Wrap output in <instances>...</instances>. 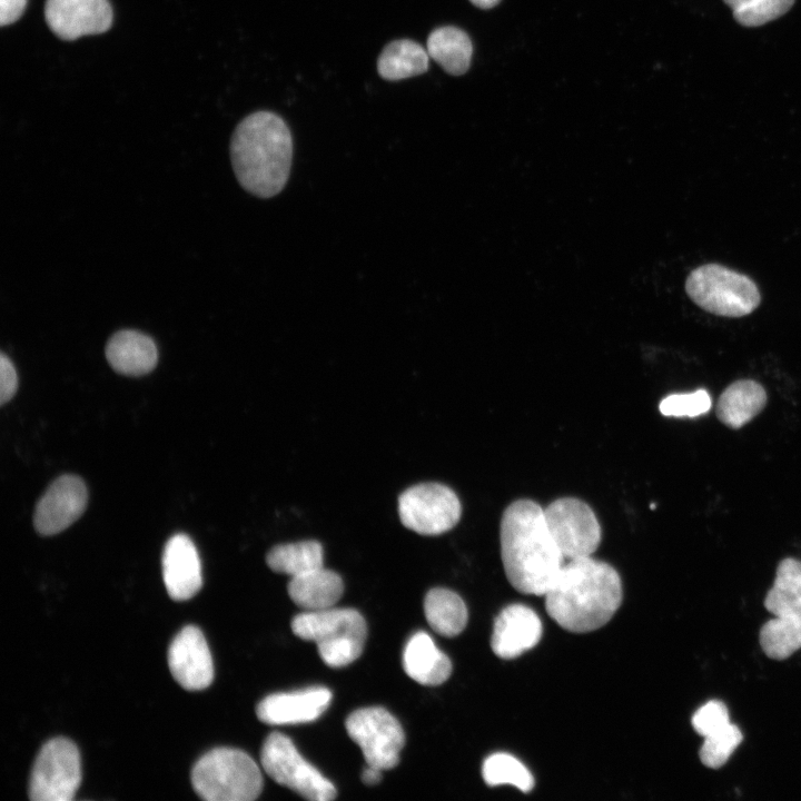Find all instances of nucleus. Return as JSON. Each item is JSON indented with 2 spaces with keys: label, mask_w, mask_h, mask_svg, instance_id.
<instances>
[{
  "label": "nucleus",
  "mask_w": 801,
  "mask_h": 801,
  "mask_svg": "<svg viewBox=\"0 0 801 801\" xmlns=\"http://www.w3.org/2000/svg\"><path fill=\"white\" fill-rule=\"evenodd\" d=\"M501 555L506 577L521 593L544 595L564 565L535 502L520 500L506 507L501 521Z\"/></svg>",
  "instance_id": "nucleus-1"
},
{
  "label": "nucleus",
  "mask_w": 801,
  "mask_h": 801,
  "mask_svg": "<svg viewBox=\"0 0 801 801\" xmlns=\"http://www.w3.org/2000/svg\"><path fill=\"white\" fill-rule=\"evenodd\" d=\"M548 615L564 630L586 633L605 625L622 602L617 572L591 556L568 560L544 594Z\"/></svg>",
  "instance_id": "nucleus-2"
},
{
  "label": "nucleus",
  "mask_w": 801,
  "mask_h": 801,
  "mask_svg": "<svg viewBox=\"0 0 801 801\" xmlns=\"http://www.w3.org/2000/svg\"><path fill=\"white\" fill-rule=\"evenodd\" d=\"M230 158L244 189L260 198L276 196L291 167L293 138L287 123L270 111L248 115L234 130Z\"/></svg>",
  "instance_id": "nucleus-3"
},
{
  "label": "nucleus",
  "mask_w": 801,
  "mask_h": 801,
  "mask_svg": "<svg viewBox=\"0 0 801 801\" xmlns=\"http://www.w3.org/2000/svg\"><path fill=\"white\" fill-rule=\"evenodd\" d=\"M295 635L316 643L325 664L342 668L357 660L364 649L367 629L354 609L305 611L291 621Z\"/></svg>",
  "instance_id": "nucleus-4"
},
{
  "label": "nucleus",
  "mask_w": 801,
  "mask_h": 801,
  "mask_svg": "<svg viewBox=\"0 0 801 801\" xmlns=\"http://www.w3.org/2000/svg\"><path fill=\"white\" fill-rule=\"evenodd\" d=\"M191 784L195 792L207 801H253L263 790V775L246 752L217 748L195 763Z\"/></svg>",
  "instance_id": "nucleus-5"
},
{
  "label": "nucleus",
  "mask_w": 801,
  "mask_h": 801,
  "mask_svg": "<svg viewBox=\"0 0 801 801\" xmlns=\"http://www.w3.org/2000/svg\"><path fill=\"white\" fill-rule=\"evenodd\" d=\"M685 290L699 307L723 317L749 315L761 301L759 288L750 277L719 264L693 269Z\"/></svg>",
  "instance_id": "nucleus-6"
},
{
  "label": "nucleus",
  "mask_w": 801,
  "mask_h": 801,
  "mask_svg": "<svg viewBox=\"0 0 801 801\" xmlns=\"http://www.w3.org/2000/svg\"><path fill=\"white\" fill-rule=\"evenodd\" d=\"M260 761L274 781L308 800L330 801L337 794L334 784L308 763L283 733L273 732L266 738Z\"/></svg>",
  "instance_id": "nucleus-7"
},
{
  "label": "nucleus",
  "mask_w": 801,
  "mask_h": 801,
  "mask_svg": "<svg viewBox=\"0 0 801 801\" xmlns=\"http://www.w3.org/2000/svg\"><path fill=\"white\" fill-rule=\"evenodd\" d=\"M80 782L81 761L77 745L67 738H55L37 755L29 781V798L33 801H69Z\"/></svg>",
  "instance_id": "nucleus-8"
},
{
  "label": "nucleus",
  "mask_w": 801,
  "mask_h": 801,
  "mask_svg": "<svg viewBox=\"0 0 801 801\" xmlns=\"http://www.w3.org/2000/svg\"><path fill=\"white\" fill-rule=\"evenodd\" d=\"M345 725L350 739L360 748L367 764L382 770H389L398 764L405 734L398 720L386 709H358L348 715Z\"/></svg>",
  "instance_id": "nucleus-9"
},
{
  "label": "nucleus",
  "mask_w": 801,
  "mask_h": 801,
  "mask_svg": "<svg viewBox=\"0 0 801 801\" xmlns=\"http://www.w3.org/2000/svg\"><path fill=\"white\" fill-rule=\"evenodd\" d=\"M462 507L457 495L438 483H423L407 488L398 498V514L404 526L423 535H438L459 521Z\"/></svg>",
  "instance_id": "nucleus-10"
},
{
  "label": "nucleus",
  "mask_w": 801,
  "mask_h": 801,
  "mask_svg": "<svg viewBox=\"0 0 801 801\" xmlns=\"http://www.w3.org/2000/svg\"><path fill=\"white\" fill-rule=\"evenodd\" d=\"M547 528L565 558L591 556L599 547L601 527L594 512L583 501L558 498L545 510Z\"/></svg>",
  "instance_id": "nucleus-11"
},
{
  "label": "nucleus",
  "mask_w": 801,
  "mask_h": 801,
  "mask_svg": "<svg viewBox=\"0 0 801 801\" xmlns=\"http://www.w3.org/2000/svg\"><path fill=\"white\" fill-rule=\"evenodd\" d=\"M87 501V487L81 478L75 475L58 477L36 505V531L44 536L60 533L81 516Z\"/></svg>",
  "instance_id": "nucleus-12"
},
{
  "label": "nucleus",
  "mask_w": 801,
  "mask_h": 801,
  "mask_svg": "<svg viewBox=\"0 0 801 801\" xmlns=\"http://www.w3.org/2000/svg\"><path fill=\"white\" fill-rule=\"evenodd\" d=\"M44 18L57 37L70 41L106 32L113 13L108 0H46Z\"/></svg>",
  "instance_id": "nucleus-13"
},
{
  "label": "nucleus",
  "mask_w": 801,
  "mask_h": 801,
  "mask_svg": "<svg viewBox=\"0 0 801 801\" xmlns=\"http://www.w3.org/2000/svg\"><path fill=\"white\" fill-rule=\"evenodd\" d=\"M168 665L174 679L188 691L208 688L214 680V664L202 632L187 625L174 637L168 650Z\"/></svg>",
  "instance_id": "nucleus-14"
},
{
  "label": "nucleus",
  "mask_w": 801,
  "mask_h": 801,
  "mask_svg": "<svg viewBox=\"0 0 801 801\" xmlns=\"http://www.w3.org/2000/svg\"><path fill=\"white\" fill-rule=\"evenodd\" d=\"M330 701L332 692L324 686L273 693L258 703L256 714L270 725L306 723L318 719Z\"/></svg>",
  "instance_id": "nucleus-15"
},
{
  "label": "nucleus",
  "mask_w": 801,
  "mask_h": 801,
  "mask_svg": "<svg viewBox=\"0 0 801 801\" xmlns=\"http://www.w3.org/2000/svg\"><path fill=\"white\" fill-rule=\"evenodd\" d=\"M162 576L169 596L186 601L202 585L201 564L194 542L186 534H175L165 545Z\"/></svg>",
  "instance_id": "nucleus-16"
},
{
  "label": "nucleus",
  "mask_w": 801,
  "mask_h": 801,
  "mask_svg": "<svg viewBox=\"0 0 801 801\" xmlns=\"http://www.w3.org/2000/svg\"><path fill=\"white\" fill-rule=\"evenodd\" d=\"M542 636V623L530 607L513 604L495 619L491 646L502 659H514L534 647Z\"/></svg>",
  "instance_id": "nucleus-17"
},
{
  "label": "nucleus",
  "mask_w": 801,
  "mask_h": 801,
  "mask_svg": "<svg viewBox=\"0 0 801 801\" xmlns=\"http://www.w3.org/2000/svg\"><path fill=\"white\" fill-rule=\"evenodd\" d=\"M106 358L118 373L140 376L151 372L158 360L151 337L132 329L116 332L106 345Z\"/></svg>",
  "instance_id": "nucleus-18"
},
{
  "label": "nucleus",
  "mask_w": 801,
  "mask_h": 801,
  "mask_svg": "<svg viewBox=\"0 0 801 801\" xmlns=\"http://www.w3.org/2000/svg\"><path fill=\"white\" fill-rule=\"evenodd\" d=\"M403 668L411 679L423 685L442 684L452 673V663L447 655L422 631L407 641L403 651Z\"/></svg>",
  "instance_id": "nucleus-19"
},
{
  "label": "nucleus",
  "mask_w": 801,
  "mask_h": 801,
  "mask_svg": "<svg viewBox=\"0 0 801 801\" xmlns=\"http://www.w3.org/2000/svg\"><path fill=\"white\" fill-rule=\"evenodd\" d=\"M287 591L299 607L319 611L333 607L338 602L344 592V583L337 573L323 566L291 577Z\"/></svg>",
  "instance_id": "nucleus-20"
},
{
  "label": "nucleus",
  "mask_w": 801,
  "mask_h": 801,
  "mask_svg": "<svg viewBox=\"0 0 801 801\" xmlns=\"http://www.w3.org/2000/svg\"><path fill=\"white\" fill-rule=\"evenodd\" d=\"M767 403L762 385L751 379H740L721 394L716 415L729 427L740 428L756 416Z\"/></svg>",
  "instance_id": "nucleus-21"
},
{
  "label": "nucleus",
  "mask_w": 801,
  "mask_h": 801,
  "mask_svg": "<svg viewBox=\"0 0 801 801\" xmlns=\"http://www.w3.org/2000/svg\"><path fill=\"white\" fill-rule=\"evenodd\" d=\"M426 50L449 75H464L471 66L472 41L467 33L457 27L443 26L434 29L427 38Z\"/></svg>",
  "instance_id": "nucleus-22"
},
{
  "label": "nucleus",
  "mask_w": 801,
  "mask_h": 801,
  "mask_svg": "<svg viewBox=\"0 0 801 801\" xmlns=\"http://www.w3.org/2000/svg\"><path fill=\"white\" fill-rule=\"evenodd\" d=\"M429 55L418 42L398 39L389 42L377 59V71L386 80L397 81L424 73Z\"/></svg>",
  "instance_id": "nucleus-23"
},
{
  "label": "nucleus",
  "mask_w": 801,
  "mask_h": 801,
  "mask_svg": "<svg viewBox=\"0 0 801 801\" xmlns=\"http://www.w3.org/2000/svg\"><path fill=\"white\" fill-rule=\"evenodd\" d=\"M424 612L431 627L443 636L458 635L467 623L465 603L447 589L431 590L424 600Z\"/></svg>",
  "instance_id": "nucleus-24"
},
{
  "label": "nucleus",
  "mask_w": 801,
  "mask_h": 801,
  "mask_svg": "<svg viewBox=\"0 0 801 801\" xmlns=\"http://www.w3.org/2000/svg\"><path fill=\"white\" fill-rule=\"evenodd\" d=\"M764 606L774 615L801 614V561L789 557L780 562Z\"/></svg>",
  "instance_id": "nucleus-25"
},
{
  "label": "nucleus",
  "mask_w": 801,
  "mask_h": 801,
  "mask_svg": "<svg viewBox=\"0 0 801 801\" xmlns=\"http://www.w3.org/2000/svg\"><path fill=\"white\" fill-rule=\"evenodd\" d=\"M323 560L322 544L312 540L276 545L266 556L267 565L274 572L291 577L323 567Z\"/></svg>",
  "instance_id": "nucleus-26"
},
{
  "label": "nucleus",
  "mask_w": 801,
  "mask_h": 801,
  "mask_svg": "<svg viewBox=\"0 0 801 801\" xmlns=\"http://www.w3.org/2000/svg\"><path fill=\"white\" fill-rule=\"evenodd\" d=\"M760 644L771 659L784 660L801 649V614L774 615L760 631Z\"/></svg>",
  "instance_id": "nucleus-27"
},
{
  "label": "nucleus",
  "mask_w": 801,
  "mask_h": 801,
  "mask_svg": "<svg viewBox=\"0 0 801 801\" xmlns=\"http://www.w3.org/2000/svg\"><path fill=\"white\" fill-rule=\"evenodd\" d=\"M483 779L490 787L508 784L523 792H530L534 779L526 767L507 753L490 755L483 763Z\"/></svg>",
  "instance_id": "nucleus-28"
},
{
  "label": "nucleus",
  "mask_w": 801,
  "mask_h": 801,
  "mask_svg": "<svg viewBox=\"0 0 801 801\" xmlns=\"http://www.w3.org/2000/svg\"><path fill=\"white\" fill-rule=\"evenodd\" d=\"M743 739L741 730L731 722L713 733L704 736L700 749L701 762L711 769H719L725 764L733 751Z\"/></svg>",
  "instance_id": "nucleus-29"
},
{
  "label": "nucleus",
  "mask_w": 801,
  "mask_h": 801,
  "mask_svg": "<svg viewBox=\"0 0 801 801\" xmlns=\"http://www.w3.org/2000/svg\"><path fill=\"white\" fill-rule=\"evenodd\" d=\"M712 399L705 389L685 394H672L660 403V412L665 416L696 417L708 413Z\"/></svg>",
  "instance_id": "nucleus-30"
},
{
  "label": "nucleus",
  "mask_w": 801,
  "mask_h": 801,
  "mask_svg": "<svg viewBox=\"0 0 801 801\" xmlns=\"http://www.w3.org/2000/svg\"><path fill=\"white\" fill-rule=\"evenodd\" d=\"M793 3L794 0H753L748 6L733 11V17L744 27H759L783 16Z\"/></svg>",
  "instance_id": "nucleus-31"
},
{
  "label": "nucleus",
  "mask_w": 801,
  "mask_h": 801,
  "mask_svg": "<svg viewBox=\"0 0 801 801\" xmlns=\"http://www.w3.org/2000/svg\"><path fill=\"white\" fill-rule=\"evenodd\" d=\"M728 723H730L728 708L718 700L706 702L692 716V725L702 736L713 733Z\"/></svg>",
  "instance_id": "nucleus-32"
},
{
  "label": "nucleus",
  "mask_w": 801,
  "mask_h": 801,
  "mask_svg": "<svg viewBox=\"0 0 801 801\" xmlns=\"http://www.w3.org/2000/svg\"><path fill=\"white\" fill-rule=\"evenodd\" d=\"M18 376L12 362L4 355L0 356V402L6 404L16 394Z\"/></svg>",
  "instance_id": "nucleus-33"
},
{
  "label": "nucleus",
  "mask_w": 801,
  "mask_h": 801,
  "mask_svg": "<svg viewBox=\"0 0 801 801\" xmlns=\"http://www.w3.org/2000/svg\"><path fill=\"white\" fill-rule=\"evenodd\" d=\"M28 0H0V24L16 22L24 12Z\"/></svg>",
  "instance_id": "nucleus-34"
},
{
  "label": "nucleus",
  "mask_w": 801,
  "mask_h": 801,
  "mask_svg": "<svg viewBox=\"0 0 801 801\" xmlns=\"http://www.w3.org/2000/svg\"><path fill=\"white\" fill-rule=\"evenodd\" d=\"M382 771L383 770L377 767L367 764V767L362 772L363 782L365 784L378 783L382 779Z\"/></svg>",
  "instance_id": "nucleus-35"
},
{
  "label": "nucleus",
  "mask_w": 801,
  "mask_h": 801,
  "mask_svg": "<svg viewBox=\"0 0 801 801\" xmlns=\"http://www.w3.org/2000/svg\"><path fill=\"white\" fill-rule=\"evenodd\" d=\"M475 7L479 9H491L497 6L501 0H469Z\"/></svg>",
  "instance_id": "nucleus-36"
},
{
  "label": "nucleus",
  "mask_w": 801,
  "mask_h": 801,
  "mask_svg": "<svg viewBox=\"0 0 801 801\" xmlns=\"http://www.w3.org/2000/svg\"><path fill=\"white\" fill-rule=\"evenodd\" d=\"M733 11L741 9L749 3H751L753 0H723Z\"/></svg>",
  "instance_id": "nucleus-37"
}]
</instances>
